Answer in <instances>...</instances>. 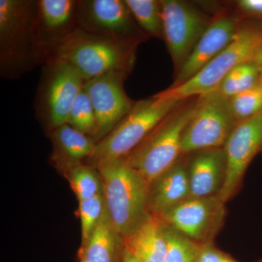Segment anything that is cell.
<instances>
[{"mask_svg": "<svg viewBox=\"0 0 262 262\" xmlns=\"http://www.w3.org/2000/svg\"><path fill=\"white\" fill-rule=\"evenodd\" d=\"M78 3L76 0L37 1L36 31L46 61L78 28Z\"/></svg>", "mask_w": 262, "mask_h": 262, "instance_id": "cell-15", "label": "cell"}, {"mask_svg": "<svg viewBox=\"0 0 262 262\" xmlns=\"http://www.w3.org/2000/svg\"><path fill=\"white\" fill-rule=\"evenodd\" d=\"M106 211L103 194L79 202V213L82 227V245L90 238Z\"/></svg>", "mask_w": 262, "mask_h": 262, "instance_id": "cell-27", "label": "cell"}, {"mask_svg": "<svg viewBox=\"0 0 262 262\" xmlns=\"http://www.w3.org/2000/svg\"><path fill=\"white\" fill-rule=\"evenodd\" d=\"M224 206L216 195L189 198L157 217L164 225L202 244L211 241L220 227Z\"/></svg>", "mask_w": 262, "mask_h": 262, "instance_id": "cell-13", "label": "cell"}, {"mask_svg": "<svg viewBox=\"0 0 262 262\" xmlns=\"http://www.w3.org/2000/svg\"><path fill=\"white\" fill-rule=\"evenodd\" d=\"M51 137L55 146V160L67 168L91 158L96 149V142L92 137L67 123L51 130Z\"/></svg>", "mask_w": 262, "mask_h": 262, "instance_id": "cell-20", "label": "cell"}, {"mask_svg": "<svg viewBox=\"0 0 262 262\" xmlns=\"http://www.w3.org/2000/svg\"><path fill=\"white\" fill-rule=\"evenodd\" d=\"M37 1L0 0V75L18 80L46 61L36 31Z\"/></svg>", "mask_w": 262, "mask_h": 262, "instance_id": "cell-1", "label": "cell"}, {"mask_svg": "<svg viewBox=\"0 0 262 262\" xmlns=\"http://www.w3.org/2000/svg\"><path fill=\"white\" fill-rule=\"evenodd\" d=\"M231 113L236 124L262 111V84L229 99Z\"/></svg>", "mask_w": 262, "mask_h": 262, "instance_id": "cell-26", "label": "cell"}, {"mask_svg": "<svg viewBox=\"0 0 262 262\" xmlns=\"http://www.w3.org/2000/svg\"><path fill=\"white\" fill-rule=\"evenodd\" d=\"M129 74L113 72L84 82L97 120V129L94 139L96 144L118 125L136 101L127 96L124 82Z\"/></svg>", "mask_w": 262, "mask_h": 262, "instance_id": "cell-12", "label": "cell"}, {"mask_svg": "<svg viewBox=\"0 0 262 262\" xmlns=\"http://www.w3.org/2000/svg\"><path fill=\"white\" fill-rule=\"evenodd\" d=\"M123 239L125 249L138 261H163L168 242L163 224L156 215L146 213L137 227Z\"/></svg>", "mask_w": 262, "mask_h": 262, "instance_id": "cell-18", "label": "cell"}, {"mask_svg": "<svg viewBox=\"0 0 262 262\" xmlns=\"http://www.w3.org/2000/svg\"><path fill=\"white\" fill-rule=\"evenodd\" d=\"M200 96L174 108L124 160L149 185L179 160L183 134L195 113Z\"/></svg>", "mask_w": 262, "mask_h": 262, "instance_id": "cell-2", "label": "cell"}, {"mask_svg": "<svg viewBox=\"0 0 262 262\" xmlns=\"http://www.w3.org/2000/svg\"><path fill=\"white\" fill-rule=\"evenodd\" d=\"M164 230L168 249L163 262H198L201 244L167 226Z\"/></svg>", "mask_w": 262, "mask_h": 262, "instance_id": "cell-24", "label": "cell"}, {"mask_svg": "<svg viewBox=\"0 0 262 262\" xmlns=\"http://www.w3.org/2000/svg\"><path fill=\"white\" fill-rule=\"evenodd\" d=\"M261 152L262 153V149H261Z\"/></svg>", "mask_w": 262, "mask_h": 262, "instance_id": "cell-32", "label": "cell"}, {"mask_svg": "<svg viewBox=\"0 0 262 262\" xmlns=\"http://www.w3.org/2000/svg\"><path fill=\"white\" fill-rule=\"evenodd\" d=\"M261 47L262 24H241L232 42L196 75L180 85L169 87L157 94L184 101L213 92L234 68L252 61Z\"/></svg>", "mask_w": 262, "mask_h": 262, "instance_id": "cell-6", "label": "cell"}, {"mask_svg": "<svg viewBox=\"0 0 262 262\" xmlns=\"http://www.w3.org/2000/svg\"><path fill=\"white\" fill-rule=\"evenodd\" d=\"M163 39L175 74L182 67L211 20L192 5L178 0H161Z\"/></svg>", "mask_w": 262, "mask_h": 262, "instance_id": "cell-10", "label": "cell"}, {"mask_svg": "<svg viewBox=\"0 0 262 262\" xmlns=\"http://www.w3.org/2000/svg\"><path fill=\"white\" fill-rule=\"evenodd\" d=\"M68 179L79 202L103 194L99 173L82 163L68 168Z\"/></svg>", "mask_w": 262, "mask_h": 262, "instance_id": "cell-23", "label": "cell"}, {"mask_svg": "<svg viewBox=\"0 0 262 262\" xmlns=\"http://www.w3.org/2000/svg\"><path fill=\"white\" fill-rule=\"evenodd\" d=\"M124 249L123 237L114 227L106 208L91 237L82 245L80 262H119Z\"/></svg>", "mask_w": 262, "mask_h": 262, "instance_id": "cell-19", "label": "cell"}, {"mask_svg": "<svg viewBox=\"0 0 262 262\" xmlns=\"http://www.w3.org/2000/svg\"><path fill=\"white\" fill-rule=\"evenodd\" d=\"M84 82L78 71L67 62L53 57L45 62L34 110L50 130L67 123L71 108Z\"/></svg>", "mask_w": 262, "mask_h": 262, "instance_id": "cell-7", "label": "cell"}, {"mask_svg": "<svg viewBox=\"0 0 262 262\" xmlns=\"http://www.w3.org/2000/svg\"><path fill=\"white\" fill-rule=\"evenodd\" d=\"M239 19L220 13L211 20L187 60L175 74L173 84L177 87L196 75L232 42L238 30Z\"/></svg>", "mask_w": 262, "mask_h": 262, "instance_id": "cell-14", "label": "cell"}, {"mask_svg": "<svg viewBox=\"0 0 262 262\" xmlns=\"http://www.w3.org/2000/svg\"><path fill=\"white\" fill-rule=\"evenodd\" d=\"M261 149L262 111L236 124L224 146L225 178L216 195L222 203L233 196L248 165Z\"/></svg>", "mask_w": 262, "mask_h": 262, "instance_id": "cell-11", "label": "cell"}, {"mask_svg": "<svg viewBox=\"0 0 262 262\" xmlns=\"http://www.w3.org/2000/svg\"><path fill=\"white\" fill-rule=\"evenodd\" d=\"M251 62H253L257 68L258 74H259L260 84H262V47L256 52Z\"/></svg>", "mask_w": 262, "mask_h": 262, "instance_id": "cell-30", "label": "cell"}, {"mask_svg": "<svg viewBox=\"0 0 262 262\" xmlns=\"http://www.w3.org/2000/svg\"><path fill=\"white\" fill-rule=\"evenodd\" d=\"M110 220L122 237L130 234L148 212L150 185L124 160L96 165Z\"/></svg>", "mask_w": 262, "mask_h": 262, "instance_id": "cell-3", "label": "cell"}, {"mask_svg": "<svg viewBox=\"0 0 262 262\" xmlns=\"http://www.w3.org/2000/svg\"><path fill=\"white\" fill-rule=\"evenodd\" d=\"M78 28L115 42L139 46L149 38L139 28L125 0H80Z\"/></svg>", "mask_w": 262, "mask_h": 262, "instance_id": "cell-9", "label": "cell"}, {"mask_svg": "<svg viewBox=\"0 0 262 262\" xmlns=\"http://www.w3.org/2000/svg\"><path fill=\"white\" fill-rule=\"evenodd\" d=\"M236 6L242 18L262 20V0H239Z\"/></svg>", "mask_w": 262, "mask_h": 262, "instance_id": "cell-29", "label": "cell"}, {"mask_svg": "<svg viewBox=\"0 0 262 262\" xmlns=\"http://www.w3.org/2000/svg\"><path fill=\"white\" fill-rule=\"evenodd\" d=\"M120 262H139L132 255L130 254L126 249H124L122 253V257Z\"/></svg>", "mask_w": 262, "mask_h": 262, "instance_id": "cell-31", "label": "cell"}, {"mask_svg": "<svg viewBox=\"0 0 262 262\" xmlns=\"http://www.w3.org/2000/svg\"><path fill=\"white\" fill-rule=\"evenodd\" d=\"M136 24L148 37L163 39L161 2L125 0Z\"/></svg>", "mask_w": 262, "mask_h": 262, "instance_id": "cell-21", "label": "cell"}, {"mask_svg": "<svg viewBox=\"0 0 262 262\" xmlns=\"http://www.w3.org/2000/svg\"><path fill=\"white\" fill-rule=\"evenodd\" d=\"M259 83V74L256 65L251 61L245 62L231 71L215 91L229 99Z\"/></svg>", "mask_w": 262, "mask_h": 262, "instance_id": "cell-22", "label": "cell"}, {"mask_svg": "<svg viewBox=\"0 0 262 262\" xmlns=\"http://www.w3.org/2000/svg\"><path fill=\"white\" fill-rule=\"evenodd\" d=\"M235 125L229 98L216 91L200 96L195 113L183 134L182 154L223 148Z\"/></svg>", "mask_w": 262, "mask_h": 262, "instance_id": "cell-8", "label": "cell"}, {"mask_svg": "<svg viewBox=\"0 0 262 262\" xmlns=\"http://www.w3.org/2000/svg\"><path fill=\"white\" fill-rule=\"evenodd\" d=\"M137 48L77 28L49 58L70 63L86 82L113 72L130 75Z\"/></svg>", "mask_w": 262, "mask_h": 262, "instance_id": "cell-4", "label": "cell"}, {"mask_svg": "<svg viewBox=\"0 0 262 262\" xmlns=\"http://www.w3.org/2000/svg\"><path fill=\"white\" fill-rule=\"evenodd\" d=\"M67 124L94 139L97 129V120L94 106L84 88L71 108Z\"/></svg>", "mask_w": 262, "mask_h": 262, "instance_id": "cell-25", "label": "cell"}, {"mask_svg": "<svg viewBox=\"0 0 262 262\" xmlns=\"http://www.w3.org/2000/svg\"><path fill=\"white\" fill-rule=\"evenodd\" d=\"M182 101L158 94L136 101L118 125L98 141L89 159L98 165L126 158Z\"/></svg>", "mask_w": 262, "mask_h": 262, "instance_id": "cell-5", "label": "cell"}, {"mask_svg": "<svg viewBox=\"0 0 262 262\" xmlns=\"http://www.w3.org/2000/svg\"><path fill=\"white\" fill-rule=\"evenodd\" d=\"M198 262H239L213 246L212 241L201 244Z\"/></svg>", "mask_w": 262, "mask_h": 262, "instance_id": "cell-28", "label": "cell"}, {"mask_svg": "<svg viewBox=\"0 0 262 262\" xmlns=\"http://www.w3.org/2000/svg\"><path fill=\"white\" fill-rule=\"evenodd\" d=\"M188 167L190 198H208L220 192L225 178L223 148L198 151Z\"/></svg>", "mask_w": 262, "mask_h": 262, "instance_id": "cell-16", "label": "cell"}, {"mask_svg": "<svg viewBox=\"0 0 262 262\" xmlns=\"http://www.w3.org/2000/svg\"><path fill=\"white\" fill-rule=\"evenodd\" d=\"M189 198L188 167L178 160L150 185L148 212L158 216Z\"/></svg>", "mask_w": 262, "mask_h": 262, "instance_id": "cell-17", "label": "cell"}]
</instances>
